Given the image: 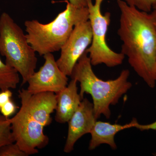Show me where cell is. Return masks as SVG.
Wrapping results in <instances>:
<instances>
[{
  "label": "cell",
  "instance_id": "obj_6",
  "mask_svg": "<svg viewBox=\"0 0 156 156\" xmlns=\"http://www.w3.org/2000/svg\"><path fill=\"white\" fill-rule=\"evenodd\" d=\"M104 0L87 1L89 20L92 34V42L86 50L92 66L105 65L107 67H114L122 64L125 55L113 51L107 44L106 36L111 23V14L107 12L102 14L101 6Z\"/></svg>",
  "mask_w": 156,
  "mask_h": 156
},
{
  "label": "cell",
  "instance_id": "obj_17",
  "mask_svg": "<svg viewBox=\"0 0 156 156\" xmlns=\"http://www.w3.org/2000/svg\"><path fill=\"white\" fill-rule=\"evenodd\" d=\"M12 92L10 89L1 91L0 92V108L11 100Z\"/></svg>",
  "mask_w": 156,
  "mask_h": 156
},
{
  "label": "cell",
  "instance_id": "obj_18",
  "mask_svg": "<svg viewBox=\"0 0 156 156\" xmlns=\"http://www.w3.org/2000/svg\"><path fill=\"white\" fill-rule=\"evenodd\" d=\"M134 128H137L140 131H149V130H154L156 131V121L151 124L146 125H142L138 123L136 121L135 123Z\"/></svg>",
  "mask_w": 156,
  "mask_h": 156
},
{
  "label": "cell",
  "instance_id": "obj_10",
  "mask_svg": "<svg viewBox=\"0 0 156 156\" xmlns=\"http://www.w3.org/2000/svg\"><path fill=\"white\" fill-rule=\"evenodd\" d=\"M78 82L71 79L64 89L56 94L55 120L57 123L68 122L80 104L82 99L78 93Z\"/></svg>",
  "mask_w": 156,
  "mask_h": 156
},
{
  "label": "cell",
  "instance_id": "obj_14",
  "mask_svg": "<svg viewBox=\"0 0 156 156\" xmlns=\"http://www.w3.org/2000/svg\"><path fill=\"white\" fill-rule=\"evenodd\" d=\"M125 2L129 6L147 13L151 12L156 5V0H125Z\"/></svg>",
  "mask_w": 156,
  "mask_h": 156
},
{
  "label": "cell",
  "instance_id": "obj_13",
  "mask_svg": "<svg viewBox=\"0 0 156 156\" xmlns=\"http://www.w3.org/2000/svg\"><path fill=\"white\" fill-rule=\"evenodd\" d=\"M15 142L9 118L0 113V148Z\"/></svg>",
  "mask_w": 156,
  "mask_h": 156
},
{
  "label": "cell",
  "instance_id": "obj_7",
  "mask_svg": "<svg viewBox=\"0 0 156 156\" xmlns=\"http://www.w3.org/2000/svg\"><path fill=\"white\" fill-rule=\"evenodd\" d=\"M92 34L89 20L75 26L69 37L62 47L58 68L66 75L70 76L75 66L92 42Z\"/></svg>",
  "mask_w": 156,
  "mask_h": 156
},
{
  "label": "cell",
  "instance_id": "obj_9",
  "mask_svg": "<svg viewBox=\"0 0 156 156\" xmlns=\"http://www.w3.org/2000/svg\"><path fill=\"white\" fill-rule=\"evenodd\" d=\"M96 120L93 103L87 98H83L68 122V131L63 151L69 153L73 151L78 140L85 134H90Z\"/></svg>",
  "mask_w": 156,
  "mask_h": 156
},
{
  "label": "cell",
  "instance_id": "obj_2",
  "mask_svg": "<svg viewBox=\"0 0 156 156\" xmlns=\"http://www.w3.org/2000/svg\"><path fill=\"white\" fill-rule=\"evenodd\" d=\"M21 107L14 116L9 119L14 141L28 155L38 153L49 142L44 128L52 121L51 115L56 109V95L45 92L32 94L27 89L18 91Z\"/></svg>",
  "mask_w": 156,
  "mask_h": 156
},
{
  "label": "cell",
  "instance_id": "obj_21",
  "mask_svg": "<svg viewBox=\"0 0 156 156\" xmlns=\"http://www.w3.org/2000/svg\"><path fill=\"white\" fill-rule=\"evenodd\" d=\"M155 78H156V76H155Z\"/></svg>",
  "mask_w": 156,
  "mask_h": 156
},
{
  "label": "cell",
  "instance_id": "obj_12",
  "mask_svg": "<svg viewBox=\"0 0 156 156\" xmlns=\"http://www.w3.org/2000/svg\"><path fill=\"white\" fill-rule=\"evenodd\" d=\"M19 73L13 67L3 62L0 57V90L15 89L19 83Z\"/></svg>",
  "mask_w": 156,
  "mask_h": 156
},
{
  "label": "cell",
  "instance_id": "obj_11",
  "mask_svg": "<svg viewBox=\"0 0 156 156\" xmlns=\"http://www.w3.org/2000/svg\"><path fill=\"white\" fill-rule=\"evenodd\" d=\"M136 121V119L134 118L131 122L122 125L96 120L90 133L91 139L89 144V149L93 150L102 144L109 145L114 150L116 149L117 146L115 140L116 134L125 129L134 128Z\"/></svg>",
  "mask_w": 156,
  "mask_h": 156
},
{
  "label": "cell",
  "instance_id": "obj_19",
  "mask_svg": "<svg viewBox=\"0 0 156 156\" xmlns=\"http://www.w3.org/2000/svg\"><path fill=\"white\" fill-rule=\"evenodd\" d=\"M71 4L77 8H85L87 7L88 0H67Z\"/></svg>",
  "mask_w": 156,
  "mask_h": 156
},
{
  "label": "cell",
  "instance_id": "obj_16",
  "mask_svg": "<svg viewBox=\"0 0 156 156\" xmlns=\"http://www.w3.org/2000/svg\"><path fill=\"white\" fill-rule=\"evenodd\" d=\"M17 108L15 103L11 100L0 108V112L6 118H9V117L14 114Z\"/></svg>",
  "mask_w": 156,
  "mask_h": 156
},
{
  "label": "cell",
  "instance_id": "obj_15",
  "mask_svg": "<svg viewBox=\"0 0 156 156\" xmlns=\"http://www.w3.org/2000/svg\"><path fill=\"white\" fill-rule=\"evenodd\" d=\"M15 142L3 146L0 148V156H27Z\"/></svg>",
  "mask_w": 156,
  "mask_h": 156
},
{
  "label": "cell",
  "instance_id": "obj_5",
  "mask_svg": "<svg viewBox=\"0 0 156 156\" xmlns=\"http://www.w3.org/2000/svg\"><path fill=\"white\" fill-rule=\"evenodd\" d=\"M36 53L22 28L9 14L3 12L0 16V54L5 58L6 64L21 76L22 85L35 72Z\"/></svg>",
  "mask_w": 156,
  "mask_h": 156
},
{
  "label": "cell",
  "instance_id": "obj_4",
  "mask_svg": "<svg viewBox=\"0 0 156 156\" xmlns=\"http://www.w3.org/2000/svg\"><path fill=\"white\" fill-rule=\"evenodd\" d=\"M66 8L48 23L37 20L24 22L29 44L40 56L61 50L75 26L89 20L87 7L77 8L67 1Z\"/></svg>",
  "mask_w": 156,
  "mask_h": 156
},
{
  "label": "cell",
  "instance_id": "obj_1",
  "mask_svg": "<svg viewBox=\"0 0 156 156\" xmlns=\"http://www.w3.org/2000/svg\"><path fill=\"white\" fill-rule=\"evenodd\" d=\"M120 11L118 34L122 42L121 52L137 75L149 87H155L156 10L150 13L117 0Z\"/></svg>",
  "mask_w": 156,
  "mask_h": 156
},
{
  "label": "cell",
  "instance_id": "obj_8",
  "mask_svg": "<svg viewBox=\"0 0 156 156\" xmlns=\"http://www.w3.org/2000/svg\"><path fill=\"white\" fill-rule=\"evenodd\" d=\"M43 56L44 64L29 79L27 89L32 94L45 92L57 94L68 84V76L58 68L53 53Z\"/></svg>",
  "mask_w": 156,
  "mask_h": 156
},
{
  "label": "cell",
  "instance_id": "obj_20",
  "mask_svg": "<svg viewBox=\"0 0 156 156\" xmlns=\"http://www.w3.org/2000/svg\"><path fill=\"white\" fill-rule=\"evenodd\" d=\"M153 10H156V5L155 6V7H154V8Z\"/></svg>",
  "mask_w": 156,
  "mask_h": 156
},
{
  "label": "cell",
  "instance_id": "obj_3",
  "mask_svg": "<svg viewBox=\"0 0 156 156\" xmlns=\"http://www.w3.org/2000/svg\"><path fill=\"white\" fill-rule=\"evenodd\" d=\"M130 73L129 70L124 69L115 80L104 81L99 79L92 70L86 51L75 66L70 77L80 83L79 94L82 100L85 93L92 96L95 119L103 115L108 119L111 115L110 106L118 103L132 87V84L128 81Z\"/></svg>",
  "mask_w": 156,
  "mask_h": 156
}]
</instances>
